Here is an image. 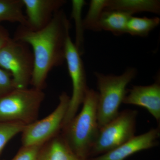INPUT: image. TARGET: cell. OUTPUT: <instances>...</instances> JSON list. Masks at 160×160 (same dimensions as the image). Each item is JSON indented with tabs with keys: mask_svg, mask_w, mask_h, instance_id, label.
<instances>
[{
	"mask_svg": "<svg viewBox=\"0 0 160 160\" xmlns=\"http://www.w3.org/2000/svg\"><path fill=\"white\" fill-rule=\"evenodd\" d=\"M105 10L123 12L133 16L135 13L148 12L160 14L158 0H109Z\"/></svg>",
	"mask_w": 160,
	"mask_h": 160,
	"instance_id": "obj_13",
	"label": "cell"
},
{
	"mask_svg": "<svg viewBox=\"0 0 160 160\" xmlns=\"http://www.w3.org/2000/svg\"><path fill=\"white\" fill-rule=\"evenodd\" d=\"M159 137V128H152L146 133L135 136L109 152L92 158L88 160H126L134 153L150 149L157 145L158 139Z\"/></svg>",
	"mask_w": 160,
	"mask_h": 160,
	"instance_id": "obj_10",
	"label": "cell"
},
{
	"mask_svg": "<svg viewBox=\"0 0 160 160\" xmlns=\"http://www.w3.org/2000/svg\"><path fill=\"white\" fill-rule=\"evenodd\" d=\"M7 29L0 25V51L11 39Z\"/></svg>",
	"mask_w": 160,
	"mask_h": 160,
	"instance_id": "obj_22",
	"label": "cell"
},
{
	"mask_svg": "<svg viewBox=\"0 0 160 160\" xmlns=\"http://www.w3.org/2000/svg\"><path fill=\"white\" fill-rule=\"evenodd\" d=\"M22 0H0V22H8L27 26Z\"/></svg>",
	"mask_w": 160,
	"mask_h": 160,
	"instance_id": "obj_15",
	"label": "cell"
},
{
	"mask_svg": "<svg viewBox=\"0 0 160 160\" xmlns=\"http://www.w3.org/2000/svg\"><path fill=\"white\" fill-rule=\"evenodd\" d=\"M0 68L11 75L16 89L28 88L34 68V57L28 44L11 38L0 51Z\"/></svg>",
	"mask_w": 160,
	"mask_h": 160,
	"instance_id": "obj_6",
	"label": "cell"
},
{
	"mask_svg": "<svg viewBox=\"0 0 160 160\" xmlns=\"http://www.w3.org/2000/svg\"><path fill=\"white\" fill-rule=\"evenodd\" d=\"M65 61L71 78L72 94L70 97L69 107L63 121L62 127L76 115L89 89L87 86L86 72L81 55L72 40L70 34L67 37L66 41Z\"/></svg>",
	"mask_w": 160,
	"mask_h": 160,
	"instance_id": "obj_8",
	"label": "cell"
},
{
	"mask_svg": "<svg viewBox=\"0 0 160 160\" xmlns=\"http://www.w3.org/2000/svg\"><path fill=\"white\" fill-rule=\"evenodd\" d=\"M42 89H15L0 98V122L21 123L25 126L38 120L45 99Z\"/></svg>",
	"mask_w": 160,
	"mask_h": 160,
	"instance_id": "obj_4",
	"label": "cell"
},
{
	"mask_svg": "<svg viewBox=\"0 0 160 160\" xmlns=\"http://www.w3.org/2000/svg\"><path fill=\"white\" fill-rule=\"evenodd\" d=\"M137 73V69L134 67H129L119 75L94 72L98 90L97 113L99 129L119 114L120 106L127 92L126 87Z\"/></svg>",
	"mask_w": 160,
	"mask_h": 160,
	"instance_id": "obj_3",
	"label": "cell"
},
{
	"mask_svg": "<svg viewBox=\"0 0 160 160\" xmlns=\"http://www.w3.org/2000/svg\"><path fill=\"white\" fill-rule=\"evenodd\" d=\"M137 114L136 110H124L100 128L90 158L109 152L135 136Z\"/></svg>",
	"mask_w": 160,
	"mask_h": 160,
	"instance_id": "obj_5",
	"label": "cell"
},
{
	"mask_svg": "<svg viewBox=\"0 0 160 160\" xmlns=\"http://www.w3.org/2000/svg\"><path fill=\"white\" fill-rule=\"evenodd\" d=\"M26 126L21 123L0 122V154L7 143L22 133Z\"/></svg>",
	"mask_w": 160,
	"mask_h": 160,
	"instance_id": "obj_19",
	"label": "cell"
},
{
	"mask_svg": "<svg viewBox=\"0 0 160 160\" xmlns=\"http://www.w3.org/2000/svg\"><path fill=\"white\" fill-rule=\"evenodd\" d=\"M15 89L11 75L8 71L0 68V98Z\"/></svg>",
	"mask_w": 160,
	"mask_h": 160,
	"instance_id": "obj_21",
	"label": "cell"
},
{
	"mask_svg": "<svg viewBox=\"0 0 160 160\" xmlns=\"http://www.w3.org/2000/svg\"><path fill=\"white\" fill-rule=\"evenodd\" d=\"M42 146H22L17 154L12 160H38Z\"/></svg>",
	"mask_w": 160,
	"mask_h": 160,
	"instance_id": "obj_20",
	"label": "cell"
},
{
	"mask_svg": "<svg viewBox=\"0 0 160 160\" xmlns=\"http://www.w3.org/2000/svg\"><path fill=\"white\" fill-rule=\"evenodd\" d=\"M26 11V27L33 30L44 28L66 4L65 0H22Z\"/></svg>",
	"mask_w": 160,
	"mask_h": 160,
	"instance_id": "obj_9",
	"label": "cell"
},
{
	"mask_svg": "<svg viewBox=\"0 0 160 160\" xmlns=\"http://www.w3.org/2000/svg\"><path fill=\"white\" fill-rule=\"evenodd\" d=\"M98 97L97 91L88 89L81 112L61 130V134L70 149L85 159H89L90 152L99 131Z\"/></svg>",
	"mask_w": 160,
	"mask_h": 160,
	"instance_id": "obj_2",
	"label": "cell"
},
{
	"mask_svg": "<svg viewBox=\"0 0 160 160\" xmlns=\"http://www.w3.org/2000/svg\"><path fill=\"white\" fill-rule=\"evenodd\" d=\"M70 28V22L62 9L43 29L33 30L21 25L18 27L13 39L26 43L32 49L34 68L30 84L33 88L43 90L49 72L65 62Z\"/></svg>",
	"mask_w": 160,
	"mask_h": 160,
	"instance_id": "obj_1",
	"label": "cell"
},
{
	"mask_svg": "<svg viewBox=\"0 0 160 160\" xmlns=\"http://www.w3.org/2000/svg\"><path fill=\"white\" fill-rule=\"evenodd\" d=\"M160 23L158 17H136L133 16L129 19L127 26L126 33L132 36L146 37L149 32Z\"/></svg>",
	"mask_w": 160,
	"mask_h": 160,
	"instance_id": "obj_16",
	"label": "cell"
},
{
	"mask_svg": "<svg viewBox=\"0 0 160 160\" xmlns=\"http://www.w3.org/2000/svg\"><path fill=\"white\" fill-rule=\"evenodd\" d=\"M71 17L74 19L75 25V42L74 44L81 56L84 52V31L82 11L86 5L84 0H72Z\"/></svg>",
	"mask_w": 160,
	"mask_h": 160,
	"instance_id": "obj_18",
	"label": "cell"
},
{
	"mask_svg": "<svg viewBox=\"0 0 160 160\" xmlns=\"http://www.w3.org/2000/svg\"><path fill=\"white\" fill-rule=\"evenodd\" d=\"M88 160L75 153L60 133L42 146L38 158V160Z\"/></svg>",
	"mask_w": 160,
	"mask_h": 160,
	"instance_id": "obj_12",
	"label": "cell"
},
{
	"mask_svg": "<svg viewBox=\"0 0 160 160\" xmlns=\"http://www.w3.org/2000/svg\"><path fill=\"white\" fill-rule=\"evenodd\" d=\"M124 104L146 108L158 122L160 120V80L149 86H133L127 91Z\"/></svg>",
	"mask_w": 160,
	"mask_h": 160,
	"instance_id": "obj_11",
	"label": "cell"
},
{
	"mask_svg": "<svg viewBox=\"0 0 160 160\" xmlns=\"http://www.w3.org/2000/svg\"><path fill=\"white\" fill-rule=\"evenodd\" d=\"M109 0H91L89 9L83 19L85 30L93 32L102 31L100 27V20L103 12L107 8Z\"/></svg>",
	"mask_w": 160,
	"mask_h": 160,
	"instance_id": "obj_17",
	"label": "cell"
},
{
	"mask_svg": "<svg viewBox=\"0 0 160 160\" xmlns=\"http://www.w3.org/2000/svg\"><path fill=\"white\" fill-rule=\"evenodd\" d=\"M59 98L57 106L49 115L25 127L21 133L22 146H43L59 134L69 107L70 97L63 92Z\"/></svg>",
	"mask_w": 160,
	"mask_h": 160,
	"instance_id": "obj_7",
	"label": "cell"
},
{
	"mask_svg": "<svg viewBox=\"0 0 160 160\" xmlns=\"http://www.w3.org/2000/svg\"><path fill=\"white\" fill-rule=\"evenodd\" d=\"M132 15L115 10H105L100 20L101 30L110 32L115 36L122 35L126 33L127 26Z\"/></svg>",
	"mask_w": 160,
	"mask_h": 160,
	"instance_id": "obj_14",
	"label": "cell"
}]
</instances>
